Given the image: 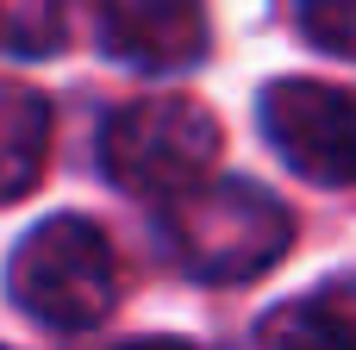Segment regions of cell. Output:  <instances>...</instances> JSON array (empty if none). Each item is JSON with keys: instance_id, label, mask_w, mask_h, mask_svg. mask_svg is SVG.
<instances>
[{"instance_id": "277c9868", "label": "cell", "mask_w": 356, "mask_h": 350, "mask_svg": "<svg viewBox=\"0 0 356 350\" xmlns=\"http://www.w3.org/2000/svg\"><path fill=\"white\" fill-rule=\"evenodd\" d=\"M263 138L275 144V157L319 182V188H344L356 182V94L332 88V81H307V75H288V81H269L263 88Z\"/></svg>"}, {"instance_id": "9c48e42d", "label": "cell", "mask_w": 356, "mask_h": 350, "mask_svg": "<svg viewBox=\"0 0 356 350\" xmlns=\"http://www.w3.org/2000/svg\"><path fill=\"white\" fill-rule=\"evenodd\" d=\"M294 19L313 50L356 63V0H294Z\"/></svg>"}, {"instance_id": "52a82bcc", "label": "cell", "mask_w": 356, "mask_h": 350, "mask_svg": "<svg viewBox=\"0 0 356 350\" xmlns=\"http://www.w3.org/2000/svg\"><path fill=\"white\" fill-rule=\"evenodd\" d=\"M50 163V100L25 81H0V207L25 200Z\"/></svg>"}, {"instance_id": "30bf717a", "label": "cell", "mask_w": 356, "mask_h": 350, "mask_svg": "<svg viewBox=\"0 0 356 350\" xmlns=\"http://www.w3.org/2000/svg\"><path fill=\"white\" fill-rule=\"evenodd\" d=\"M119 350H194L188 338H131V344H119Z\"/></svg>"}, {"instance_id": "5b68a950", "label": "cell", "mask_w": 356, "mask_h": 350, "mask_svg": "<svg viewBox=\"0 0 356 350\" xmlns=\"http://www.w3.org/2000/svg\"><path fill=\"white\" fill-rule=\"evenodd\" d=\"M100 50L131 69H188L207 50V0H100Z\"/></svg>"}, {"instance_id": "7a4b0ae2", "label": "cell", "mask_w": 356, "mask_h": 350, "mask_svg": "<svg viewBox=\"0 0 356 350\" xmlns=\"http://www.w3.org/2000/svg\"><path fill=\"white\" fill-rule=\"evenodd\" d=\"M6 294L56 332H88L113 313L119 301V250L113 238L81 219V213H56L44 225H31L6 263Z\"/></svg>"}, {"instance_id": "8fae6325", "label": "cell", "mask_w": 356, "mask_h": 350, "mask_svg": "<svg viewBox=\"0 0 356 350\" xmlns=\"http://www.w3.org/2000/svg\"><path fill=\"white\" fill-rule=\"evenodd\" d=\"M0 350H6V344H0Z\"/></svg>"}, {"instance_id": "3957f363", "label": "cell", "mask_w": 356, "mask_h": 350, "mask_svg": "<svg viewBox=\"0 0 356 350\" xmlns=\"http://www.w3.org/2000/svg\"><path fill=\"white\" fill-rule=\"evenodd\" d=\"M219 157V119L194 94H144L125 100L100 132V163L113 188L144 200H175L207 182Z\"/></svg>"}, {"instance_id": "8992f818", "label": "cell", "mask_w": 356, "mask_h": 350, "mask_svg": "<svg viewBox=\"0 0 356 350\" xmlns=\"http://www.w3.org/2000/svg\"><path fill=\"white\" fill-rule=\"evenodd\" d=\"M257 350H356V282H325L257 326Z\"/></svg>"}, {"instance_id": "6da1fadb", "label": "cell", "mask_w": 356, "mask_h": 350, "mask_svg": "<svg viewBox=\"0 0 356 350\" xmlns=\"http://www.w3.org/2000/svg\"><path fill=\"white\" fill-rule=\"evenodd\" d=\"M163 232H169L175 263H181L194 282L238 288V282L269 276V269L288 257V244H294V213H288L263 182L219 175V182H200V188L175 194Z\"/></svg>"}, {"instance_id": "ba28073f", "label": "cell", "mask_w": 356, "mask_h": 350, "mask_svg": "<svg viewBox=\"0 0 356 350\" xmlns=\"http://www.w3.org/2000/svg\"><path fill=\"white\" fill-rule=\"evenodd\" d=\"M0 44L19 56H44L63 44V0H0Z\"/></svg>"}]
</instances>
